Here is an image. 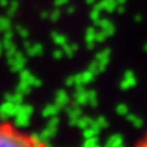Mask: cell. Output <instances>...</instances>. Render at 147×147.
Wrapping results in <instances>:
<instances>
[{
    "mask_svg": "<svg viewBox=\"0 0 147 147\" xmlns=\"http://www.w3.org/2000/svg\"><path fill=\"white\" fill-rule=\"evenodd\" d=\"M31 141L8 127H0V146H27Z\"/></svg>",
    "mask_w": 147,
    "mask_h": 147,
    "instance_id": "cell-1",
    "label": "cell"
},
{
    "mask_svg": "<svg viewBox=\"0 0 147 147\" xmlns=\"http://www.w3.org/2000/svg\"><path fill=\"white\" fill-rule=\"evenodd\" d=\"M143 145H147V140L145 141V142H143Z\"/></svg>",
    "mask_w": 147,
    "mask_h": 147,
    "instance_id": "cell-2",
    "label": "cell"
}]
</instances>
